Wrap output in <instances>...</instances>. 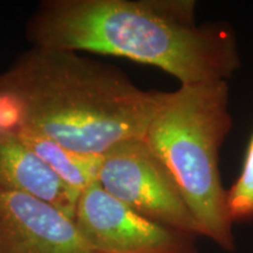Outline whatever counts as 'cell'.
Instances as JSON below:
<instances>
[{
	"label": "cell",
	"instance_id": "cell-1",
	"mask_svg": "<svg viewBox=\"0 0 253 253\" xmlns=\"http://www.w3.org/2000/svg\"><path fill=\"white\" fill-rule=\"evenodd\" d=\"M166 93L142 89L120 68L78 52L32 46L0 73V135L37 132L100 157L144 137Z\"/></svg>",
	"mask_w": 253,
	"mask_h": 253
},
{
	"label": "cell",
	"instance_id": "cell-2",
	"mask_svg": "<svg viewBox=\"0 0 253 253\" xmlns=\"http://www.w3.org/2000/svg\"><path fill=\"white\" fill-rule=\"evenodd\" d=\"M194 0H42L25 25L32 46L120 56L182 84L226 81L239 68L225 24H198Z\"/></svg>",
	"mask_w": 253,
	"mask_h": 253
},
{
	"label": "cell",
	"instance_id": "cell-3",
	"mask_svg": "<svg viewBox=\"0 0 253 253\" xmlns=\"http://www.w3.org/2000/svg\"><path fill=\"white\" fill-rule=\"evenodd\" d=\"M232 126L226 81L182 84L166 93L144 140L177 184L208 237L225 251L236 249L233 221L221 185L219 150Z\"/></svg>",
	"mask_w": 253,
	"mask_h": 253
},
{
	"label": "cell",
	"instance_id": "cell-4",
	"mask_svg": "<svg viewBox=\"0 0 253 253\" xmlns=\"http://www.w3.org/2000/svg\"><path fill=\"white\" fill-rule=\"evenodd\" d=\"M97 183L142 216L188 235L202 236L172 176L144 137L123 141L103 154Z\"/></svg>",
	"mask_w": 253,
	"mask_h": 253
},
{
	"label": "cell",
	"instance_id": "cell-5",
	"mask_svg": "<svg viewBox=\"0 0 253 253\" xmlns=\"http://www.w3.org/2000/svg\"><path fill=\"white\" fill-rule=\"evenodd\" d=\"M74 220L94 253H197L195 236L142 216L97 182L81 194Z\"/></svg>",
	"mask_w": 253,
	"mask_h": 253
},
{
	"label": "cell",
	"instance_id": "cell-6",
	"mask_svg": "<svg viewBox=\"0 0 253 253\" xmlns=\"http://www.w3.org/2000/svg\"><path fill=\"white\" fill-rule=\"evenodd\" d=\"M0 253H94L74 218L31 196L0 190Z\"/></svg>",
	"mask_w": 253,
	"mask_h": 253
},
{
	"label": "cell",
	"instance_id": "cell-7",
	"mask_svg": "<svg viewBox=\"0 0 253 253\" xmlns=\"http://www.w3.org/2000/svg\"><path fill=\"white\" fill-rule=\"evenodd\" d=\"M0 190L38 198L72 218L80 198L13 134L0 135Z\"/></svg>",
	"mask_w": 253,
	"mask_h": 253
},
{
	"label": "cell",
	"instance_id": "cell-8",
	"mask_svg": "<svg viewBox=\"0 0 253 253\" xmlns=\"http://www.w3.org/2000/svg\"><path fill=\"white\" fill-rule=\"evenodd\" d=\"M13 135L18 136L79 197L97 182L101 156L79 154L37 132L19 131Z\"/></svg>",
	"mask_w": 253,
	"mask_h": 253
},
{
	"label": "cell",
	"instance_id": "cell-9",
	"mask_svg": "<svg viewBox=\"0 0 253 253\" xmlns=\"http://www.w3.org/2000/svg\"><path fill=\"white\" fill-rule=\"evenodd\" d=\"M227 209L233 224L253 219V134L238 178L226 191Z\"/></svg>",
	"mask_w": 253,
	"mask_h": 253
}]
</instances>
